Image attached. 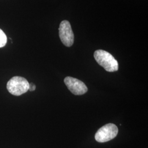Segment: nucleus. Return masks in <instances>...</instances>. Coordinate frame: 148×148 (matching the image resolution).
Listing matches in <instances>:
<instances>
[{
	"label": "nucleus",
	"mask_w": 148,
	"mask_h": 148,
	"mask_svg": "<svg viewBox=\"0 0 148 148\" xmlns=\"http://www.w3.org/2000/svg\"><path fill=\"white\" fill-rule=\"evenodd\" d=\"M36 89V86L34 84H29V90L30 91H34Z\"/></svg>",
	"instance_id": "nucleus-7"
},
{
	"label": "nucleus",
	"mask_w": 148,
	"mask_h": 148,
	"mask_svg": "<svg viewBox=\"0 0 148 148\" xmlns=\"http://www.w3.org/2000/svg\"><path fill=\"white\" fill-rule=\"evenodd\" d=\"M118 128L113 123H108L101 127L95 134V139L99 143H104L111 140L116 137Z\"/></svg>",
	"instance_id": "nucleus-3"
},
{
	"label": "nucleus",
	"mask_w": 148,
	"mask_h": 148,
	"mask_svg": "<svg viewBox=\"0 0 148 148\" xmlns=\"http://www.w3.org/2000/svg\"><path fill=\"white\" fill-rule=\"evenodd\" d=\"M7 38L5 32L0 29V48L4 47L7 43Z\"/></svg>",
	"instance_id": "nucleus-6"
},
{
	"label": "nucleus",
	"mask_w": 148,
	"mask_h": 148,
	"mask_svg": "<svg viewBox=\"0 0 148 148\" xmlns=\"http://www.w3.org/2000/svg\"><path fill=\"white\" fill-rule=\"evenodd\" d=\"M64 83L75 95H82L88 90L87 87L82 81L72 77L68 76L65 78Z\"/></svg>",
	"instance_id": "nucleus-5"
},
{
	"label": "nucleus",
	"mask_w": 148,
	"mask_h": 148,
	"mask_svg": "<svg viewBox=\"0 0 148 148\" xmlns=\"http://www.w3.org/2000/svg\"><path fill=\"white\" fill-rule=\"evenodd\" d=\"M29 83L25 78L21 76L12 77L7 84V88L8 92L13 95L19 96L29 90Z\"/></svg>",
	"instance_id": "nucleus-2"
},
{
	"label": "nucleus",
	"mask_w": 148,
	"mask_h": 148,
	"mask_svg": "<svg viewBox=\"0 0 148 148\" xmlns=\"http://www.w3.org/2000/svg\"><path fill=\"white\" fill-rule=\"evenodd\" d=\"M94 57L97 62L106 71L114 72L118 70V62L110 53L104 50L99 49L95 51Z\"/></svg>",
	"instance_id": "nucleus-1"
},
{
	"label": "nucleus",
	"mask_w": 148,
	"mask_h": 148,
	"mask_svg": "<svg viewBox=\"0 0 148 148\" xmlns=\"http://www.w3.org/2000/svg\"><path fill=\"white\" fill-rule=\"evenodd\" d=\"M59 37L62 42L66 47L71 46L74 42V35L71 25L68 21H63L59 28Z\"/></svg>",
	"instance_id": "nucleus-4"
}]
</instances>
